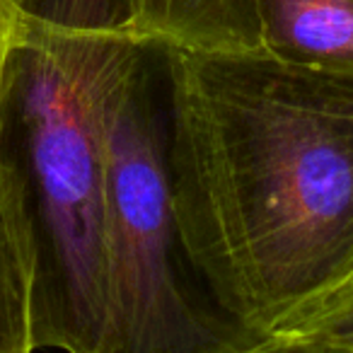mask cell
<instances>
[{
    "mask_svg": "<svg viewBox=\"0 0 353 353\" xmlns=\"http://www.w3.org/2000/svg\"><path fill=\"white\" fill-rule=\"evenodd\" d=\"M170 167L194 264L261 336L353 281V73L182 49Z\"/></svg>",
    "mask_w": 353,
    "mask_h": 353,
    "instance_id": "6da1fadb",
    "label": "cell"
},
{
    "mask_svg": "<svg viewBox=\"0 0 353 353\" xmlns=\"http://www.w3.org/2000/svg\"><path fill=\"white\" fill-rule=\"evenodd\" d=\"M136 39L12 15L0 187L30 261L34 348L94 353L102 336L107 112Z\"/></svg>",
    "mask_w": 353,
    "mask_h": 353,
    "instance_id": "7a4b0ae2",
    "label": "cell"
},
{
    "mask_svg": "<svg viewBox=\"0 0 353 353\" xmlns=\"http://www.w3.org/2000/svg\"><path fill=\"white\" fill-rule=\"evenodd\" d=\"M182 49L138 34L109 97L104 324L94 353H240L259 343L192 259L172 187Z\"/></svg>",
    "mask_w": 353,
    "mask_h": 353,
    "instance_id": "3957f363",
    "label": "cell"
},
{
    "mask_svg": "<svg viewBox=\"0 0 353 353\" xmlns=\"http://www.w3.org/2000/svg\"><path fill=\"white\" fill-rule=\"evenodd\" d=\"M256 30L271 59L353 73V0H256Z\"/></svg>",
    "mask_w": 353,
    "mask_h": 353,
    "instance_id": "277c9868",
    "label": "cell"
},
{
    "mask_svg": "<svg viewBox=\"0 0 353 353\" xmlns=\"http://www.w3.org/2000/svg\"><path fill=\"white\" fill-rule=\"evenodd\" d=\"M138 32L184 51H259L256 0H138Z\"/></svg>",
    "mask_w": 353,
    "mask_h": 353,
    "instance_id": "5b68a950",
    "label": "cell"
},
{
    "mask_svg": "<svg viewBox=\"0 0 353 353\" xmlns=\"http://www.w3.org/2000/svg\"><path fill=\"white\" fill-rule=\"evenodd\" d=\"M34 351L30 261L0 187V353Z\"/></svg>",
    "mask_w": 353,
    "mask_h": 353,
    "instance_id": "8992f818",
    "label": "cell"
},
{
    "mask_svg": "<svg viewBox=\"0 0 353 353\" xmlns=\"http://www.w3.org/2000/svg\"><path fill=\"white\" fill-rule=\"evenodd\" d=\"M15 17L56 30L138 32V0H8Z\"/></svg>",
    "mask_w": 353,
    "mask_h": 353,
    "instance_id": "52a82bcc",
    "label": "cell"
},
{
    "mask_svg": "<svg viewBox=\"0 0 353 353\" xmlns=\"http://www.w3.org/2000/svg\"><path fill=\"white\" fill-rule=\"evenodd\" d=\"M240 353H353V332L336 334L322 329H293L271 334Z\"/></svg>",
    "mask_w": 353,
    "mask_h": 353,
    "instance_id": "ba28073f",
    "label": "cell"
},
{
    "mask_svg": "<svg viewBox=\"0 0 353 353\" xmlns=\"http://www.w3.org/2000/svg\"><path fill=\"white\" fill-rule=\"evenodd\" d=\"M295 329H322V332L351 334L353 332V281H348L339 293H334L322 307L314 310Z\"/></svg>",
    "mask_w": 353,
    "mask_h": 353,
    "instance_id": "9c48e42d",
    "label": "cell"
},
{
    "mask_svg": "<svg viewBox=\"0 0 353 353\" xmlns=\"http://www.w3.org/2000/svg\"><path fill=\"white\" fill-rule=\"evenodd\" d=\"M10 32H12V15L8 0H0V80H3V65H6L8 44H10Z\"/></svg>",
    "mask_w": 353,
    "mask_h": 353,
    "instance_id": "30bf717a",
    "label": "cell"
}]
</instances>
